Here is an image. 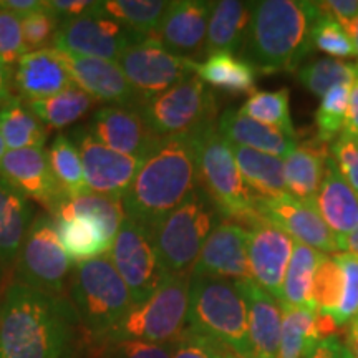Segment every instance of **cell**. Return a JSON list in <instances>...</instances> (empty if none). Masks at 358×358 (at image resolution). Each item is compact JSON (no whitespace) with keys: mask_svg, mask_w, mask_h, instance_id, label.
<instances>
[{"mask_svg":"<svg viewBox=\"0 0 358 358\" xmlns=\"http://www.w3.org/2000/svg\"><path fill=\"white\" fill-rule=\"evenodd\" d=\"M191 134L199 187L213 199L222 216L234 217L243 224L256 213V196L241 176L229 143L217 131L216 122L206 123Z\"/></svg>","mask_w":358,"mask_h":358,"instance_id":"8992f818","label":"cell"},{"mask_svg":"<svg viewBox=\"0 0 358 358\" xmlns=\"http://www.w3.org/2000/svg\"><path fill=\"white\" fill-rule=\"evenodd\" d=\"M315 208L343 245L345 237L358 227V196L340 174L330 155L325 163L324 181L315 198Z\"/></svg>","mask_w":358,"mask_h":358,"instance_id":"cb8c5ba5","label":"cell"},{"mask_svg":"<svg viewBox=\"0 0 358 358\" xmlns=\"http://www.w3.org/2000/svg\"><path fill=\"white\" fill-rule=\"evenodd\" d=\"M229 146L241 176L256 198L274 199L287 194L284 159L245 146L231 143Z\"/></svg>","mask_w":358,"mask_h":358,"instance_id":"f1b7e54d","label":"cell"},{"mask_svg":"<svg viewBox=\"0 0 358 358\" xmlns=\"http://www.w3.org/2000/svg\"><path fill=\"white\" fill-rule=\"evenodd\" d=\"M216 204L198 186L153 229L159 261L169 275H191L211 232L221 224Z\"/></svg>","mask_w":358,"mask_h":358,"instance_id":"52a82bcc","label":"cell"},{"mask_svg":"<svg viewBox=\"0 0 358 358\" xmlns=\"http://www.w3.org/2000/svg\"><path fill=\"white\" fill-rule=\"evenodd\" d=\"M345 30H347L348 37H350V40H352L353 48H355V53L358 57V15L345 27Z\"/></svg>","mask_w":358,"mask_h":358,"instance_id":"91938a15","label":"cell"},{"mask_svg":"<svg viewBox=\"0 0 358 358\" xmlns=\"http://www.w3.org/2000/svg\"><path fill=\"white\" fill-rule=\"evenodd\" d=\"M0 178L6 179L27 199L42 204L52 216L66 199L43 148L7 151L0 159Z\"/></svg>","mask_w":358,"mask_h":358,"instance_id":"e0dca14e","label":"cell"},{"mask_svg":"<svg viewBox=\"0 0 358 358\" xmlns=\"http://www.w3.org/2000/svg\"><path fill=\"white\" fill-rule=\"evenodd\" d=\"M227 353L229 350L216 340L186 327L181 337L174 342L171 358H226Z\"/></svg>","mask_w":358,"mask_h":358,"instance_id":"c3c4849f","label":"cell"},{"mask_svg":"<svg viewBox=\"0 0 358 358\" xmlns=\"http://www.w3.org/2000/svg\"><path fill=\"white\" fill-rule=\"evenodd\" d=\"M343 252L353 254V256L358 257V227L355 231H352L345 237V241H343Z\"/></svg>","mask_w":358,"mask_h":358,"instance_id":"680465c9","label":"cell"},{"mask_svg":"<svg viewBox=\"0 0 358 358\" xmlns=\"http://www.w3.org/2000/svg\"><path fill=\"white\" fill-rule=\"evenodd\" d=\"M156 136L189 134L216 122V96L198 75L174 85L138 108Z\"/></svg>","mask_w":358,"mask_h":358,"instance_id":"9c48e42d","label":"cell"},{"mask_svg":"<svg viewBox=\"0 0 358 358\" xmlns=\"http://www.w3.org/2000/svg\"><path fill=\"white\" fill-rule=\"evenodd\" d=\"M243 226L248 229V259L250 280L280 302L282 285L295 241L287 232L254 213Z\"/></svg>","mask_w":358,"mask_h":358,"instance_id":"5bb4252c","label":"cell"},{"mask_svg":"<svg viewBox=\"0 0 358 358\" xmlns=\"http://www.w3.org/2000/svg\"><path fill=\"white\" fill-rule=\"evenodd\" d=\"M0 7L17 13L22 19V17L29 15V13L43 8V2H40V0H0Z\"/></svg>","mask_w":358,"mask_h":358,"instance_id":"11a10c76","label":"cell"},{"mask_svg":"<svg viewBox=\"0 0 358 358\" xmlns=\"http://www.w3.org/2000/svg\"><path fill=\"white\" fill-rule=\"evenodd\" d=\"M60 25V20L48 12L47 8H40L37 12L22 17V35L27 53L50 48L55 42V35Z\"/></svg>","mask_w":358,"mask_h":358,"instance_id":"ee69618b","label":"cell"},{"mask_svg":"<svg viewBox=\"0 0 358 358\" xmlns=\"http://www.w3.org/2000/svg\"><path fill=\"white\" fill-rule=\"evenodd\" d=\"M6 153H7V146H6V141H3L2 134H0V159H2L3 156H6Z\"/></svg>","mask_w":358,"mask_h":358,"instance_id":"94428289","label":"cell"},{"mask_svg":"<svg viewBox=\"0 0 358 358\" xmlns=\"http://www.w3.org/2000/svg\"><path fill=\"white\" fill-rule=\"evenodd\" d=\"M312 47L319 48L320 52L330 55V58H353L357 57L355 48L347 30L332 17L320 12L313 22L310 30Z\"/></svg>","mask_w":358,"mask_h":358,"instance_id":"7bdbcfd3","label":"cell"},{"mask_svg":"<svg viewBox=\"0 0 358 358\" xmlns=\"http://www.w3.org/2000/svg\"><path fill=\"white\" fill-rule=\"evenodd\" d=\"M13 85L20 98L29 101L45 100L69 88L71 78L55 47L25 53L17 64Z\"/></svg>","mask_w":358,"mask_h":358,"instance_id":"7402d4cb","label":"cell"},{"mask_svg":"<svg viewBox=\"0 0 358 358\" xmlns=\"http://www.w3.org/2000/svg\"><path fill=\"white\" fill-rule=\"evenodd\" d=\"M226 358H241V357H237L236 355V353H232V352H229V353H227V357Z\"/></svg>","mask_w":358,"mask_h":358,"instance_id":"6125c7cd","label":"cell"},{"mask_svg":"<svg viewBox=\"0 0 358 358\" xmlns=\"http://www.w3.org/2000/svg\"><path fill=\"white\" fill-rule=\"evenodd\" d=\"M343 131L358 136V64L355 70V78H353L350 85V103H348L347 123Z\"/></svg>","mask_w":358,"mask_h":358,"instance_id":"db71d44e","label":"cell"},{"mask_svg":"<svg viewBox=\"0 0 358 358\" xmlns=\"http://www.w3.org/2000/svg\"><path fill=\"white\" fill-rule=\"evenodd\" d=\"M187 329L216 340L241 358H252L248 303L239 280L191 277Z\"/></svg>","mask_w":358,"mask_h":358,"instance_id":"277c9868","label":"cell"},{"mask_svg":"<svg viewBox=\"0 0 358 358\" xmlns=\"http://www.w3.org/2000/svg\"><path fill=\"white\" fill-rule=\"evenodd\" d=\"M58 55L69 71L71 83L88 93L95 101L110 103V106L140 108V98L116 62L71 55L64 50H58Z\"/></svg>","mask_w":358,"mask_h":358,"instance_id":"ffe728a7","label":"cell"},{"mask_svg":"<svg viewBox=\"0 0 358 358\" xmlns=\"http://www.w3.org/2000/svg\"><path fill=\"white\" fill-rule=\"evenodd\" d=\"M189 284L191 275H168L145 302L129 308L127 317L101 342L174 343L187 325Z\"/></svg>","mask_w":358,"mask_h":358,"instance_id":"ba28073f","label":"cell"},{"mask_svg":"<svg viewBox=\"0 0 358 358\" xmlns=\"http://www.w3.org/2000/svg\"><path fill=\"white\" fill-rule=\"evenodd\" d=\"M280 307L282 330L277 358H306L322 340L317 327V312L282 303Z\"/></svg>","mask_w":358,"mask_h":358,"instance_id":"e575fe53","label":"cell"},{"mask_svg":"<svg viewBox=\"0 0 358 358\" xmlns=\"http://www.w3.org/2000/svg\"><path fill=\"white\" fill-rule=\"evenodd\" d=\"M169 2L164 0H100L95 8L143 37H151L158 29Z\"/></svg>","mask_w":358,"mask_h":358,"instance_id":"8d00e7d4","label":"cell"},{"mask_svg":"<svg viewBox=\"0 0 358 358\" xmlns=\"http://www.w3.org/2000/svg\"><path fill=\"white\" fill-rule=\"evenodd\" d=\"M47 156L52 171L55 174L58 185L65 191L66 198H75V196L88 192L83 176L82 156L75 141H71L66 134H58L50 150L47 151Z\"/></svg>","mask_w":358,"mask_h":358,"instance_id":"74e56055","label":"cell"},{"mask_svg":"<svg viewBox=\"0 0 358 358\" xmlns=\"http://www.w3.org/2000/svg\"><path fill=\"white\" fill-rule=\"evenodd\" d=\"M27 53L22 35V19L0 7V60L8 66L17 65Z\"/></svg>","mask_w":358,"mask_h":358,"instance_id":"bcb514c9","label":"cell"},{"mask_svg":"<svg viewBox=\"0 0 358 358\" xmlns=\"http://www.w3.org/2000/svg\"><path fill=\"white\" fill-rule=\"evenodd\" d=\"M70 306L93 338L103 340L133 307L131 294L113 264L105 257L73 266Z\"/></svg>","mask_w":358,"mask_h":358,"instance_id":"5b68a950","label":"cell"},{"mask_svg":"<svg viewBox=\"0 0 358 358\" xmlns=\"http://www.w3.org/2000/svg\"><path fill=\"white\" fill-rule=\"evenodd\" d=\"M320 254L322 252H319V250L295 241L292 257H290L284 285H282V306L303 307L315 310L312 299L313 272H315Z\"/></svg>","mask_w":358,"mask_h":358,"instance_id":"836d02e7","label":"cell"},{"mask_svg":"<svg viewBox=\"0 0 358 358\" xmlns=\"http://www.w3.org/2000/svg\"><path fill=\"white\" fill-rule=\"evenodd\" d=\"M343 271L335 256L320 254L313 272L312 299L315 310L327 315H335L342 302Z\"/></svg>","mask_w":358,"mask_h":358,"instance_id":"60d3db41","label":"cell"},{"mask_svg":"<svg viewBox=\"0 0 358 358\" xmlns=\"http://www.w3.org/2000/svg\"><path fill=\"white\" fill-rule=\"evenodd\" d=\"M194 62L173 55L155 38L146 37L127 48L116 64L120 65L143 105L145 101L173 88L174 85L192 77Z\"/></svg>","mask_w":358,"mask_h":358,"instance_id":"7c38bea8","label":"cell"},{"mask_svg":"<svg viewBox=\"0 0 358 358\" xmlns=\"http://www.w3.org/2000/svg\"><path fill=\"white\" fill-rule=\"evenodd\" d=\"M335 257L343 271V292L334 320L340 329H343L358 315V257L348 252H340Z\"/></svg>","mask_w":358,"mask_h":358,"instance_id":"f6af8a7d","label":"cell"},{"mask_svg":"<svg viewBox=\"0 0 358 358\" xmlns=\"http://www.w3.org/2000/svg\"><path fill=\"white\" fill-rule=\"evenodd\" d=\"M58 239L73 266L108 256L113 239L92 219L83 216L55 217Z\"/></svg>","mask_w":358,"mask_h":358,"instance_id":"f546056e","label":"cell"},{"mask_svg":"<svg viewBox=\"0 0 358 358\" xmlns=\"http://www.w3.org/2000/svg\"><path fill=\"white\" fill-rule=\"evenodd\" d=\"M330 156L358 196V136L347 131L340 133L330 146Z\"/></svg>","mask_w":358,"mask_h":358,"instance_id":"7dc6e473","label":"cell"},{"mask_svg":"<svg viewBox=\"0 0 358 358\" xmlns=\"http://www.w3.org/2000/svg\"><path fill=\"white\" fill-rule=\"evenodd\" d=\"M70 216H83L96 221L106 231L110 239H113V243L116 234L122 229L124 219H127L122 199L96 194L92 191L83 192L75 198H66L53 214V217Z\"/></svg>","mask_w":358,"mask_h":358,"instance_id":"d6a6232c","label":"cell"},{"mask_svg":"<svg viewBox=\"0 0 358 358\" xmlns=\"http://www.w3.org/2000/svg\"><path fill=\"white\" fill-rule=\"evenodd\" d=\"M355 70L357 64H347L330 57L319 58L299 69L297 78L313 95L324 96L329 90L338 85H352Z\"/></svg>","mask_w":358,"mask_h":358,"instance_id":"ab89813d","label":"cell"},{"mask_svg":"<svg viewBox=\"0 0 358 358\" xmlns=\"http://www.w3.org/2000/svg\"><path fill=\"white\" fill-rule=\"evenodd\" d=\"M0 134L6 141L7 151L43 148L47 127L30 111L22 98L13 96L0 110Z\"/></svg>","mask_w":358,"mask_h":358,"instance_id":"1f68e13d","label":"cell"},{"mask_svg":"<svg viewBox=\"0 0 358 358\" xmlns=\"http://www.w3.org/2000/svg\"><path fill=\"white\" fill-rule=\"evenodd\" d=\"M75 145L82 156L83 176L88 191L123 199L143 159L106 148L85 127L73 131Z\"/></svg>","mask_w":358,"mask_h":358,"instance_id":"2e32d148","label":"cell"},{"mask_svg":"<svg viewBox=\"0 0 358 358\" xmlns=\"http://www.w3.org/2000/svg\"><path fill=\"white\" fill-rule=\"evenodd\" d=\"M194 75L213 88L227 93L256 92L257 71L243 57L227 52L211 53L203 62H194Z\"/></svg>","mask_w":358,"mask_h":358,"instance_id":"4dcf8cb0","label":"cell"},{"mask_svg":"<svg viewBox=\"0 0 358 358\" xmlns=\"http://www.w3.org/2000/svg\"><path fill=\"white\" fill-rule=\"evenodd\" d=\"M217 131L231 145L250 148L262 153L285 159L299 145L297 136L267 127L241 113L239 110H226L217 122Z\"/></svg>","mask_w":358,"mask_h":358,"instance_id":"d4e9b609","label":"cell"},{"mask_svg":"<svg viewBox=\"0 0 358 358\" xmlns=\"http://www.w3.org/2000/svg\"><path fill=\"white\" fill-rule=\"evenodd\" d=\"M256 2L241 0H221L214 2L206 37V55L217 52L243 53L252 22Z\"/></svg>","mask_w":358,"mask_h":358,"instance_id":"484cf974","label":"cell"},{"mask_svg":"<svg viewBox=\"0 0 358 358\" xmlns=\"http://www.w3.org/2000/svg\"><path fill=\"white\" fill-rule=\"evenodd\" d=\"M348 103H350V85H338L322 96L315 111V127L319 131L317 140L332 141L345 129Z\"/></svg>","mask_w":358,"mask_h":358,"instance_id":"b9f144b4","label":"cell"},{"mask_svg":"<svg viewBox=\"0 0 358 358\" xmlns=\"http://www.w3.org/2000/svg\"><path fill=\"white\" fill-rule=\"evenodd\" d=\"M108 259L127 284L133 306L145 302L169 275L159 261L153 231L129 217L116 234Z\"/></svg>","mask_w":358,"mask_h":358,"instance_id":"8fae6325","label":"cell"},{"mask_svg":"<svg viewBox=\"0 0 358 358\" xmlns=\"http://www.w3.org/2000/svg\"><path fill=\"white\" fill-rule=\"evenodd\" d=\"M87 128L110 150L143 161L163 140L151 131L140 111L128 106L100 108Z\"/></svg>","mask_w":358,"mask_h":358,"instance_id":"44dd1931","label":"cell"},{"mask_svg":"<svg viewBox=\"0 0 358 358\" xmlns=\"http://www.w3.org/2000/svg\"><path fill=\"white\" fill-rule=\"evenodd\" d=\"M34 208L29 199L0 178V264L17 261L25 234L32 224Z\"/></svg>","mask_w":358,"mask_h":358,"instance_id":"83f0119b","label":"cell"},{"mask_svg":"<svg viewBox=\"0 0 358 358\" xmlns=\"http://www.w3.org/2000/svg\"><path fill=\"white\" fill-rule=\"evenodd\" d=\"M345 347L353 358H358V315L347 325Z\"/></svg>","mask_w":358,"mask_h":358,"instance_id":"6f0895ef","label":"cell"},{"mask_svg":"<svg viewBox=\"0 0 358 358\" xmlns=\"http://www.w3.org/2000/svg\"><path fill=\"white\" fill-rule=\"evenodd\" d=\"M0 266H2V264H0Z\"/></svg>","mask_w":358,"mask_h":358,"instance_id":"be15d7a7","label":"cell"},{"mask_svg":"<svg viewBox=\"0 0 358 358\" xmlns=\"http://www.w3.org/2000/svg\"><path fill=\"white\" fill-rule=\"evenodd\" d=\"M317 6L322 13L332 17L343 29L358 15V0H325L317 2Z\"/></svg>","mask_w":358,"mask_h":358,"instance_id":"816d5d0a","label":"cell"},{"mask_svg":"<svg viewBox=\"0 0 358 358\" xmlns=\"http://www.w3.org/2000/svg\"><path fill=\"white\" fill-rule=\"evenodd\" d=\"M319 15L320 8L317 2H256L243 58L257 73L295 71L312 50L310 30Z\"/></svg>","mask_w":358,"mask_h":358,"instance_id":"3957f363","label":"cell"},{"mask_svg":"<svg viewBox=\"0 0 358 358\" xmlns=\"http://www.w3.org/2000/svg\"><path fill=\"white\" fill-rule=\"evenodd\" d=\"M198 186L192 134L163 138L143 161L123 196L124 214L153 231Z\"/></svg>","mask_w":358,"mask_h":358,"instance_id":"7a4b0ae2","label":"cell"},{"mask_svg":"<svg viewBox=\"0 0 358 358\" xmlns=\"http://www.w3.org/2000/svg\"><path fill=\"white\" fill-rule=\"evenodd\" d=\"M239 111L259 123L297 136L290 120L287 88L275 90V92H254Z\"/></svg>","mask_w":358,"mask_h":358,"instance_id":"f35d334b","label":"cell"},{"mask_svg":"<svg viewBox=\"0 0 358 358\" xmlns=\"http://www.w3.org/2000/svg\"><path fill=\"white\" fill-rule=\"evenodd\" d=\"M108 358H171L174 343H151L141 340L105 342Z\"/></svg>","mask_w":358,"mask_h":358,"instance_id":"681fc988","label":"cell"},{"mask_svg":"<svg viewBox=\"0 0 358 358\" xmlns=\"http://www.w3.org/2000/svg\"><path fill=\"white\" fill-rule=\"evenodd\" d=\"M71 267L73 264L58 239L55 217L40 213L30 224L17 257L19 282L52 297L64 299L65 280Z\"/></svg>","mask_w":358,"mask_h":358,"instance_id":"30bf717a","label":"cell"},{"mask_svg":"<svg viewBox=\"0 0 358 358\" xmlns=\"http://www.w3.org/2000/svg\"><path fill=\"white\" fill-rule=\"evenodd\" d=\"M322 145L324 143L319 140L297 145L284 159L287 194L308 204H315V198L324 181L327 158L330 155Z\"/></svg>","mask_w":358,"mask_h":358,"instance_id":"4316f807","label":"cell"},{"mask_svg":"<svg viewBox=\"0 0 358 358\" xmlns=\"http://www.w3.org/2000/svg\"><path fill=\"white\" fill-rule=\"evenodd\" d=\"M254 211L279 227L297 243L306 244L319 252H343L338 237L329 229L320 217L315 204L303 203L290 194L280 198H256Z\"/></svg>","mask_w":358,"mask_h":358,"instance_id":"9a60e30c","label":"cell"},{"mask_svg":"<svg viewBox=\"0 0 358 358\" xmlns=\"http://www.w3.org/2000/svg\"><path fill=\"white\" fill-rule=\"evenodd\" d=\"M213 6L214 2L208 0L169 2L151 38L173 55L194 60L196 55L204 52Z\"/></svg>","mask_w":358,"mask_h":358,"instance_id":"ac0fdd59","label":"cell"},{"mask_svg":"<svg viewBox=\"0 0 358 358\" xmlns=\"http://www.w3.org/2000/svg\"><path fill=\"white\" fill-rule=\"evenodd\" d=\"M143 38L146 37L103 15L93 6L77 19L60 22L53 47L71 55L118 62L127 48Z\"/></svg>","mask_w":358,"mask_h":358,"instance_id":"4fadbf2b","label":"cell"},{"mask_svg":"<svg viewBox=\"0 0 358 358\" xmlns=\"http://www.w3.org/2000/svg\"><path fill=\"white\" fill-rule=\"evenodd\" d=\"M73 317L70 302L12 282L0 299V358H66Z\"/></svg>","mask_w":358,"mask_h":358,"instance_id":"6da1fadb","label":"cell"},{"mask_svg":"<svg viewBox=\"0 0 358 358\" xmlns=\"http://www.w3.org/2000/svg\"><path fill=\"white\" fill-rule=\"evenodd\" d=\"M191 277L250 280L248 229L237 221H222L201 250Z\"/></svg>","mask_w":358,"mask_h":358,"instance_id":"d6986e66","label":"cell"},{"mask_svg":"<svg viewBox=\"0 0 358 358\" xmlns=\"http://www.w3.org/2000/svg\"><path fill=\"white\" fill-rule=\"evenodd\" d=\"M12 66L0 60V110L12 100Z\"/></svg>","mask_w":358,"mask_h":358,"instance_id":"9f6ffc18","label":"cell"},{"mask_svg":"<svg viewBox=\"0 0 358 358\" xmlns=\"http://www.w3.org/2000/svg\"><path fill=\"white\" fill-rule=\"evenodd\" d=\"M45 8L52 12L58 20H70L87 13L90 8L95 6L92 0H45Z\"/></svg>","mask_w":358,"mask_h":358,"instance_id":"f907efd6","label":"cell"},{"mask_svg":"<svg viewBox=\"0 0 358 358\" xmlns=\"http://www.w3.org/2000/svg\"><path fill=\"white\" fill-rule=\"evenodd\" d=\"M248 303L249 342L252 358H277L280 345L282 307L252 280H241Z\"/></svg>","mask_w":358,"mask_h":358,"instance_id":"603a6c76","label":"cell"},{"mask_svg":"<svg viewBox=\"0 0 358 358\" xmlns=\"http://www.w3.org/2000/svg\"><path fill=\"white\" fill-rule=\"evenodd\" d=\"M306 358H353L352 353L347 350L345 343H342L338 337L324 338L312 348Z\"/></svg>","mask_w":358,"mask_h":358,"instance_id":"f5cc1de1","label":"cell"},{"mask_svg":"<svg viewBox=\"0 0 358 358\" xmlns=\"http://www.w3.org/2000/svg\"><path fill=\"white\" fill-rule=\"evenodd\" d=\"M95 103L96 101L83 90H80L77 85H70L64 92L45 98V100L29 101L27 106L45 127L60 129L77 123L92 110Z\"/></svg>","mask_w":358,"mask_h":358,"instance_id":"d590c367","label":"cell"}]
</instances>
